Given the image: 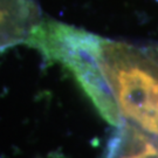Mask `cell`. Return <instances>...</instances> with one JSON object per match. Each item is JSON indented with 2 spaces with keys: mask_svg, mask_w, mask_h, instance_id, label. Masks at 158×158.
I'll return each instance as SVG.
<instances>
[{
  "mask_svg": "<svg viewBox=\"0 0 158 158\" xmlns=\"http://www.w3.org/2000/svg\"><path fill=\"white\" fill-rule=\"evenodd\" d=\"M97 61L124 122L158 137V59L147 47L98 36Z\"/></svg>",
  "mask_w": 158,
  "mask_h": 158,
  "instance_id": "cell-1",
  "label": "cell"
},
{
  "mask_svg": "<svg viewBox=\"0 0 158 158\" xmlns=\"http://www.w3.org/2000/svg\"><path fill=\"white\" fill-rule=\"evenodd\" d=\"M98 36L85 29L42 18L25 45L39 52L47 62L67 68L102 117L117 128L124 119L97 61Z\"/></svg>",
  "mask_w": 158,
  "mask_h": 158,
  "instance_id": "cell-2",
  "label": "cell"
},
{
  "mask_svg": "<svg viewBox=\"0 0 158 158\" xmlns=\"http://www.w3.org/2000/svg\"><path fill=\"white\" fill-rule=\"evenodd\" d=\"M42 18L36 0H0V52L26 44Z\"/></svg>",
  "mask_w": 158,
  "mask_h": 158,
  "instance_id": "cell-3",
  "label": "cell"
},
{
  "mask_svg": "<svg viewBox=\"0 0 158 158\" xmlns=\"http://www.w3.org/2000/svg\"><path fill=\"white\" fill-rule=\"evenodd\" d=\"M103 158H158V142L131 123L117 127Z\"/></svg>",
  "mask_w": 158,
  "mask_h": 158,
  "instance_id": "cell-4",
  "label": "cell"
},
{
  "mask_svg": "<svg viewBox=\"0 0 158 158\" xmlns=\"http://www.w3.org/2000/svg\"><path fill=\"white\" fill-rule=\"evenodd\" d=\"M147 48L150 51V53L152 54L153 56H156L158 59V44L156 45H150V46H147Z\"/></svg>",
  "mask_w": 158,
  "mask_h": 158,
  "instance_id": "cell-5",
  "label": "cell"
}]
</instances>
